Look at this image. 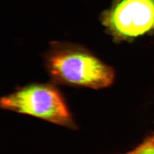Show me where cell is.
<instances>
[{
	"label": "cell",
	"instance_id": "277c9868",
	"mask_svg": "<svg viewBox=\"0 0 154 154\" xmlns=\"http://www.w3.org/2000/svg\"><path fill=\"white\" fill-rule=\"evenodd\" d=\"M124 154H154V143L144 140L137 147Z\"/></svg>",
	"mask_w": 154,
	"mask_h": 154
},
{
	"label": "cell",
	"instance_id": "5b68a950",
	"mask_svg": "<svg viewBox=\"0 0 154 154\" xmlns=\"http://www.w3.org/2000/svg\"><path fill=\"white\" fill-rule=\"evenodd\" d=\"M145 140L154 143V132L152 134H151V135H149L147 138H146Z\"/></svg>",
	"mask_w": 154,
	"mask_h": 154
},
{
	"label": "cell",
	"instance_id": "7a4b0ae2",
	"mask_svg": "<svg viewBox=\"0 0 154 154\" xmlns=\"http://www.w3.org/2000/svg\"><path fill=\"white\" fill-rule=\"evenodd\" d=\"M1 109L76 129L66 100L54 83H34L1 98Z\"/></svg>",
	"mask_w": 154,
	"mask_h": 154
},
{
	"label": "cell",
	"instance_id": "3957f363",
	"mask_svg": "<svg viewBox=\"0 0 154 154\" xmlns=\"http://www.w3.org/2000/svg\"><path fill=\"white\" fill-rule=\"evenodd\" d=\"M103 23L117 40H131L154 31V0H116Z\"/></svg>",
	"mask_w": 154,
	"mask_h": 154
},
{
	"label": "cell",
	"instance_id": "6da1fadb",
	"mask_svg": "<svg viewBox=\"0 0 154 154\" xmlns=\"http://www.w3.org/2000/svg\"><path fill=\"white\" fill-rule=\"evenodd\" d=\"M45 67L55 85L98 90L110 87L116 79L113 67L88 50L70 45H53Z\"/></svg>",
	"mask_w": 154,
	"mask_h": 154
}]
</instances>
